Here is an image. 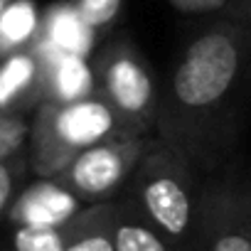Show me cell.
<instances>
[{"instance_id":"e0dca14e","label":"cell","mask_w":251,"mask_h":251,"mask_svg":"<svg viewBox=\"0 0 251 251\" xmlns=\"http://www.w3.org/2000/svg\"><path fill=\"white\" fill-rule=\"evenodd\" d=\"M168 3L187 15H217V13H226L229 0H168Z\"/></svg>"},{"instance_id":"52a82bcc","label":"cell","mask_w":251,"mask_h":251,"mask_svg":"<svg viewBox=\"0 0 251 251\" xmlns=\"http://www.w3.org/2000/svg\"><path fill=\"white\" fill-rule=\"evenodd\" d=\"M45 101V59L37 47L0 62V111L27 113Z\"/></svg>"},{"instance_id":"5b68a950","label":"cell","mask_w":251,"mask_h":251,"mask_svg":"<svg viewBox=\"0 0 251 251\" xmlns=\"http://www.w3.org/2000/svg\"><path fill=\"white\" fill-rule=\"evenodd\" d=\"M200 251H251V173L234 158L207 175Z\"/></svg>"},{"instance_id":"5bb4252c","label":"cell","mask_w":251,"mask_h":251,"mask_svg":"<svg viewBox=\"0 0 251 251\" xmlns=\"http://www.w3.org/2000/svg\"><path fill=\"white\" fill-rule=\"evenodd\" d=\"M27 173H32L27 148L5 158V160H0V219L8 217L15 197L20 195V187H23Z\"/></svg>"},{"instance_id":"ac0fdd59","label":"cell","mask_w":251,"mask_h":251,"mask_svg":"<svg viewBox=\"0 0 251 251\" xmlns=\"http://www.w3.org/2000/svg\"><path fill=\"white\" fill-rule=\"evenodd\" d=\"M224 15L251 25V0H229V8Z\"/></svg>"},{"instance_id":"30bf717a","label":"cell","mask_w":251,"mask_h":251,"mask_svg":"<svg viewBox=\"0 0 251 251\" xmlns=\"http://www.w3.org/2000/svg\"><path fill=\"white\" fill-rule=\"evenodd\" d=\"M42 18L35 0H13L0 15V62L40 42Z\"/></svg>"},{"instance_id":"8992f818","label":"cell","mask_w":251,"mask_h":251,"mask_svg":"<svg viewBox=\"0 0 251 251\" xmlns=\"http://www.w3.org/2000/svg\"><path fill=\"white\" fill-rule=\"evenodd\" d=\"M84 207L86 204L54 177H37V182L20 190L8 219L13 226H59L74 219Z\"/></svg>"},{"instance_id":"ba28073f","label":"cell","mask_w":251,"mask_h":251,"mask_svg":"<svg viewBox=\"0 0 251 251\" xmlns=\"http://www.w3.org/2000/svg\"><path fill=\"white\" fill-rule=\"evenodd\" d=\"M45 59V101H79L96 94L94 67L86 64L81 54L52 50L45 45H35Z\"/></svg>"},{"instance_id":"277c9868","label":"cell","mask_w":251,"mask_h":251,"mask_svg":"<svg viewBox=\"0 0 251 251\" xmlns=\"http://www.w3.org/2000/svg\"><path fill=\"white\" fill-rule=\"evenodd\" d=\"M153 136H116L101 141L79 153L54 180L84 204L113 202L123 195Z\"/></svg>"},{"instance_id":"d6986e66","label":"cell","mask_w":251,"mask_h":251,"mask_svg":"<svg viewBox=\"0 0 251 251\" xmlns=\"http://www.w3.org/2000/svg\"><path fill=\"white\" fill-rule=\"evenodd\" d=\"M10 3H13V0H0V15H3V10H5Z\"/></svg>"},{"instance_id":"6da1fadb","label":"cell","mask_w":251,"mask_h":251,"mask_svg":"<svg viewBox=\"0 0 251 251\" xmlns=\"http://www.w3.org/2000/svg\"><path fill=\"white\" fill-rule=\"evenodd\" d=\"M251 81V25L222 13L187 40L160 86L155 136L182 148L209 175L231 160Z\"/></svg>"},{"instance_id":"9c48e42d","label":"cell","mask_w":251,"mask_h":251,"mask_svg":"<svg viewBox=\"0 0 251 251\" xmlns=\"http://www.w3.org/2000/svg\"><path fill=\"white\" fill-rule=\"evenodd\" d=\"M113 246L116 251H173L168 239L123 197L113 200Z\"/></svg>"},{"instance_id":"2e32d148","label":"cell","mask_w":251,"mask_h":251,"mask_svg":"<svg viewBox=\"0 0 251 251\" xmlns=\"http://www.w3.org/2000/svg\"><path fill=\"white\" fill-rule=\"evenodd\" d=\"M30 126L25 113H3L0 111V160H5L27 148Z\"/></svg>"},{"instance_id":"8fae6325","label":"cell","mask_w":251,"mask_h":251,"mask_svg":"<svg viewBox=\"0 0 251 251\" xmlns=\"http://www.w3.org/2000/svg\"><path fill=\"white\" fill-rule=\"evenodd\" d=\"M64 251H116L113 246V202L86 204L74 219Z\"/></svg>"},{"instance_id":"7c38bea8","label":"cell","mask_w":251,"mask_h":251,"mask_svg":"<svg viewBox=\"0 0 251 251\" xmlns=\"http://www.w3.org/2000/svg\"><path fill=\"white\" fill-rule=\"evenodd\" d=\"M81 35H94L84 20L79 18L76 8H67V5H54L50 8V13L42 18V35L37 45L52 47V50H62V52H72V54H81L89 47V40H81Z\"/></svg>"},{"instance_id":"7a4b0ae2","label":"cell","mask_w":251,"mask_h":251,"mask_svg":"<svg viewBox=\"0 0 251 251\" xmlns=\"http://www.w3.org/2000/svg\"><path fill=\"white\" fill-rule=\"evenodd\" d=\"M116 136L133 133L99 91L67 103L42 101L30 126V170L37 177H54L79 153Z\"/></svg>"},{"instance_id":"3957f363","label":"cell","mask_w":251,"mask_h":251,"mask_svg":"<svg viewBox=\"0 0 251 251\" xmlns=\"http://www.w3.org/2000/svg\"><path fill=\"white\" fill-rule=\"evenodd\" d=\"M96 91L116 108L133 136H153L160 106L155 79L141 47L126 35L111 37L94 59Z\"/></svg>"},{"instance_id":"4fadbf2b","label":"cell","mask_w":251,"mask_h":251,"mask_svg":"<svg viewBox=\"0 0 251 251\" xmlns=\"http://www.w3.org/2000/svg\"><path fill=\"white\" fill-rule=\"evenodd\" d=\"M72 231V219L59 226H15L10 236L13 251H64Z\"/></svg>"},{"instance_id":"9a60e30c","label":"cell","mask_w":251,"mask_h":251,"mask_svg":"<svg viewBox=\"0 0 251 251\" xmlns=\"http://www.w3.org/2000/svg\"><path fill=\"white\" fill-rule=\"evenodd\" d=\"M74 8L84 20V25L94 35H99V32H108L116 25L123 0H74Z\"/></svg>"}]
</instances>
